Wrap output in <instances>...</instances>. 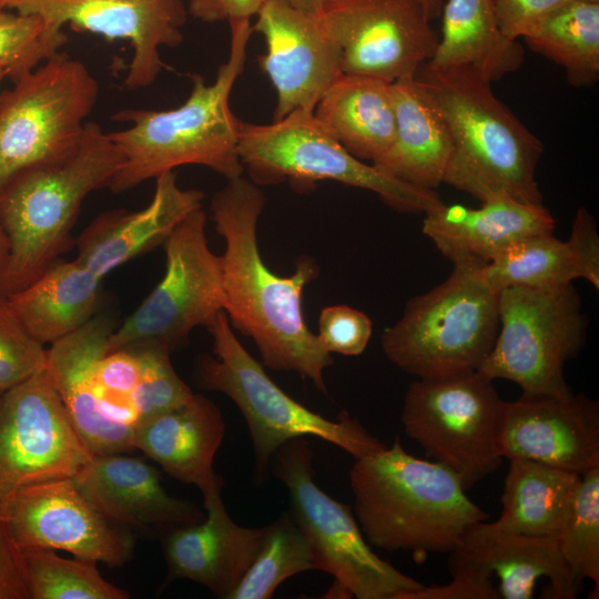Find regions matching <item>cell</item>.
Returning a JSON list of instances; mask_svg holds the SVG:
<instances>
[{
	"label": "cell",
	"mask_w": 599,
	"mask_h": 599,
	"mask_svg": "<svg viewBox=\"0 0 599 599\" xmlns=\"http://www.w3.org/2000/svg\"><path fill=\"white\" fill-rule=\"evenodd\" d=\"M155 181L144 209L103 213L80 234L77 260L99 277L163 244L186 215L202 207L203 192L182 189L173 171Z\"/></svg>",
	"instance_id": "603a6c76"
},
{
	"label": "cell",
	"mask_w": 599,
	"mask_h": 599,
	"mask_svg": "<svg viewBox=\"0 0 599 599\" xmlns=\"http://www.w3.org/2000/svg\"><path fill=\"white\" fill-rule=\"evenodd\" d=\"M502 402L493 380L478 370L418 378L406 390L400 420L406 435L467 490L501 464L497 427Z\"/></svg>",
	"instance_id": "7c38bea8"
},
{
	"label": "cell",
	"mask_w": 599,
	"mask_h": 599,
	"mask_svg": "<svg viewBox=\"0 0 599 599\" xmlns=\"http://www.w3.org/2000/svg\"><path fill=\"white\" fill-rule=\"evenodd\" d=\"M414 81L451 140L444 183L479 202L507 195L544 204L536 180L544 144L494 94L491 81L470 68L434 69L426 63Z\"/></svg>",
	"instance_id": "7a4b0ae2"
},
{
	"label": "cell",
	"mask_w": 599,
	"mask_h": 599,
	"mask_svg": "<svg viewBox=\"0 0 599 599\" xmlns=\"http://www.w3.org/2000/svg\"><path fill=\"white\" fill-rule=\"evenodd\" d=\"M203 499L204 518L172 527L163 539L167 566L164 586L187 579L206 587L217 598L229 599L257 555L265 527L247 528L234 522L221 494Z\"/></svg>",
	"instance_id": "ffe728a7"
},
{
	"label": "cell",
	"mask_w": 599,
	"mask_h": 599,
	"mask_svg": "<svg viewBox=\"0 0 599 599\" xmlns=\"http://www.w3.org/2000/svg\"><path fill=\"white\" fill-rule=\"evenodd\" d=\"M8 9L38 16L60 28L130 41L132 60L124 80L130 90L151 85L164 63L162 47H176L187 8L182 0H10Z\"/></svg>",
	"instance_id": "e0dca14e"
},
{
	"label": "cell",
	"mask_w": 599,
	"mask_h": 599,
	"mask_svg": "<svg viewBox=\"0 0 599 599\" xmlns=\"http://www.w3.org/2000/svg\"><path fill=\"white\" fill-rule=\"evenodd\" d=\"M300 11L316 14L332 0H280Z\"/></svg>",
	"instance_id": "7dc6e473"
},
{
	"label": "cell",
	"mask_w": 599,
	"mask_h": 599,
	"mask_svg": "<svg viewBox=\"0 0 599 599\" xmlns=\"http://www.w3.org/2000/svg\"><path fill=\"white\" fill-rule=\"evenodd\" d=\"M579 1L599 2V0H579Z\"/></svg>",
	"instance_id": "db71d44e"
},
{
	"label": "cell",
	"mask_w": 599,
	"mask_h": 599,
	"mask_svg": "<svg viewBox=\"0 0 599 599\" xmlns=\"http://www.w3.org/2000/svg\"><path fill=\"white\" fill-rule=\"evenodd\" d=\"M496 292L507 287H548L580 278L578 263L567 243L552 233L521 238L481 267Z\"/></svg>",
	"instance_id": "d6a6232c"
},
{
	"label": "cell",
	"mask_w": 599,
	"mask_h": 599,
	"mask_svg": "<svg viewBox=\"0 0 599 599\" xmlns=\"http://www.w3.org/2000/svg\"><path fill=\"white\" fill-rule=\"evenodd\" d=\"M315 568L308 540L292 514L265 526L263 544L229 599H268L286 579Z\"/></svg>",
	"instance_id": "836d02e7"
},
{
	"label": "cell",
	"mask_w": 599,
	"mask_h": 599,
	"mask_svg": "<svg viewBox=\"0 0 599 599\" xmlns=\"http://www.w3.org/2000/svg\"><path fill=\"white\" fill-rule=\"evenodd\" d=\"M499 328L477 369L517 384L521 394L569 396L565 364L586 344L587 317L572 283L498 292Z\"/></svg>",
	"instance_id": "30bf717a"
},
{
	"label": "cell",
	"mask_w": 599,
	"mask_h": 599,
	"mask_svg": "<svg viewBox=\"0 0 599 599\" xmlns=\"http://www.w3.org/2000/svg\"><path fill=\"white\" fill-rule=\"evenodd\" d=\"M123 156L102 128L87 122L65 155L21 172L0 191V222L9 256L0 294L10 296L58 260L68 247L84 199L108 187Z\"/></svg>",
	"instance_id": "5b68a950"
},
{
	"label": "cell",
	"mask_w": 599,
	"mask_h": 599,
	"mask_svg": "<svg viewBox=\"0 0 599 599\" xmlns=\"http://www.w3.org/2000/svg\"><path fill=\"white\" fill-rule=\"evenodd\" d=\"M1 409H2V396H0V415H1Z\"/></svg>",
	"instance_id": "f5cc1de1"
},
{
	"label": "cell",
	"mask_w": 599,
	"mask_h": 599,
	"mask_svg": "<svg viewBox=\"0 0 599 599\" xmlns=\"http://www.w3.org/2000/svg\"><path fill=\"white\" fill-rule=\"evenodd\" d=\"M455 549L497 575L498 592L504 599L532 598L540 578L549 580L550 598L573 599L582 588L556 539L501 530L485 520L470 526Z\"/></svg>",
	"instance_id": "484cf974"
},
{
	"label": "cell",
	"mask_w": 599,
	"mask_h": 599,
	"mask_svg": "<svg viewBox=\"0 0 599 599\" xmlns=\"http://www.w3.org/2000/svg\"><path fill=\"white\" fill-rule=\"evenodd\" d=\"M10 0H0V13L8 10Z\"/></svg>",
	"instance_id": "f907efd6"
},
{
	"label": "cell",
	"mask_w": 599,
	"mask_h": 599,
	"mask_svg": "<svg viewBox=\"0 0 599 599\" xmlns=\"http://www.w3.org/2000/svg\"><path fill=\"white\" fill-rule=\"evenodd\" d=\"M265 203L260 186L243 176L227 180L212 197V220L225 242L224 312L231 326L255 343L265 367L295 372L326 393L324 370L333 359L303 314V292L318 275L317 264L303 256L287 276L268 268L257 240Z\"/></svg>",
	"instance_id": "6da1fadb"
},
{
	"label": "cell",
	"mask_w": 599,
	"mask_h": 599,
	"mask_svg": "<svg viewBox=\"0 0 599 599\" xmlns=\"http://www.w3.org/2000/svg\"><path fill=\"white\" fill-rule=\"evenodd\" d=\"M419 1L432 20L440 16L441 8L445 0H419Z\"/></svg>",
	"instance_id": "681fc988"
},
{
	"label": "cell",
	"mask_w": 599,
	"mask_h": 599,
	"mask_svg": "<svg viewBox=\"0 0 599 599\" xmlns=\"http://www.w3.org/2000/svg\"><path fill=\"white\" fill-rule=\"evenodd\" d=\"M497 449L582 475L599 466V403L586 395H526L502 402Z\"/></svg>",
	"instance_id": "ac0fdd59"
},
{
	"label": "cell",
	"mask_w": 599,
	"mask_h": 599,
	"mask_svg": "<svg viewBox=\"0 0 599 599\" xmlns=\"http://www.w3.org/2000/svg\"><path fill=\"white\" fill-rule=\"evenodd\" d=\"M314 453L305 437L285 443L272 461L290 494L291 514L314 555L315 568L334 578L326 597L408 599L424 585L378 557L351 508L315 483Z\"/></svg>",
	"instance_id": "ba28073f"
},
{
	"label": "cell",
	"mask_w": 599,
	"mask_h": 599,
	"mask_svg": "<svg viewBox=\"0 0 599 599\" xmlns=\"http://www.w3.org/2000/svg\"><path fill=\"white\" fill-rule=\"evenodd\" d=\"M449 554L451 581L443 586H424L408 599H500L490 572L456 549Z\"/></svg>",
	"instance_id": "b9f144b4"
},
{
	"label": "cell",
	"mask_w": 599,
	"mask_h": 599,
	"mask_svg": "<svg viewBox=\"0 0 599 599\" xmlns=\"http://www.w3.org/2000/svg\"><path fill=\"white\" fill-rule=\"evenodd\" d=\"M206 214L197 209L186 215L163 243L165 272L140 306L113 329L106 353L139 344L156 343L173 349L192 329H207L224 311L221 257L209 247Z\"/></svg>",
	"instance_id": "4fadbf2b"
},
{
	"label": "cell",
	"mask_w": 599,
	"mask_h": 599,
	"mask_svg": "<svg viewBox=\"0 0 599 599\" xmlns=\"http://www.w3.org/2000/svg\"><path fill=\"white\" fill-rule=\"evenodd\" d=\"M313 114L362 161L375 162L394 140L392 83L380 79L342 73L321 97Z\"/></svg>",
	"instance_id": "83f0119b"
},
{
	"label": "cell",
	"mask_w": 599,
	"mask_h": 599,
	"mask_svg": "<svg viewBox=\"0 0 599 599\" xmlns=\"http://www.w3.org/2000/svg\"><path fill=\"white\" fill-rule=\"evenodd\" d=\"M209 331L213 355L200 358L197 382L205 389L226 395L241 410L252 438L256 483L265 479L276 451L297 437L321 438L354 459L385 447L348 413L329 419L287 395L244 348L224 311Z\"/></svg>",
	"instance_id": "52a82bcc"
},
{
	"label": "cell",
	"mask_w": 599,
	"mask_h": 599,
	"mask_svg": "<svg viewBox=\"0 0 599 599\" xmlns=\"http://www.w3.org/2000/svg\"><path fill=\"white\" fill-rule=\"evenodd\" d=\"M395 134L388 150L372 164L386 175L423 190L444 183L451 140L437 111L422 95L414 77L392 82Z\"/></svg>",
	"instance_id": "4316f807"
},
{
	"label": "cell",
	"mask_w": 599,
	"mask_h": 599,
	"mask_svg": "<svg viewBox=\"0 0 599 599\" xmlns=\"http://www.w3.org/2000/svg\"><path fill=\"white\" fill-rule=\"evenodd\" d=\"M92 456L45 368L2 395L0 505L22 487L73 478Z\"/></svg>",
	"instance_id": "5bb4252c"
},
{
	"label": "cell",
	"mask_w": 599,
	"mask_h": 599,
	"mask_svg": "<svg viewBox=\"0 0 599 599\" xmlns=\"http://www.w3.org/2000/svg\"><path fill=\"white\" fill-rule=\"evenodd\" d=\"M47 365V349L26 329L7 296L0 294V396Z\"/></svg>",
	"instance_id": "ab89813d"
},
{
	"label": "cell",
	"mask_w": 599,
	"mask_h": 599,
	"mask_svg": "<svg viewBox=\"0 0 599 599\" xmlns=\"http://www.w3.org/2000/svg\"><path fill=\"white\" fill-rule=\"evenodd\" d=\"M566 0H494L506 37L520 40Z\"/></svg>",
	"instance_id": "7bdbcfd3"
},
{
	"label": "cell",
	"mask_w": 599,
	"mask_h": 599,
	"mask_svg": "<svg viewBox=\"0 0 599 599\" xmlns=\"http://www.w3.org/2000/svg\"><path fill=\"white\" fill-rule=\"evenodd\" d=\"M230 53L220 65L214 82L192 75L187 99L170 110L126 109L112 119L128 122L124 130L109 132L120 150L123 164L110 181L114 193L130 190L182 165H203L226 180L242 176L238 154L241 122L232 112L230 97L243 72L251 21L229 23Z\"/></svg>",
	"instance_id": "3957f363"
},
{
	"label": "cell",
	"mask_w": 599,
	"mask_h": 599,
	"mask_svg": "<svg viewBox=\"0 0 599 599\" xmlns=\"http://www.w3.org/2000/svg\"><path fill=\"white\" fill-rule=\"evenodd\" d=\"M113 328L109 317H92L50 345L45 370L80 438L92 455L123 454L134 448V428L108 419L101 412L94 370L106 353Z\"/></svg>",
	"instance_id": "44dd1931"
},
{
	"label": "cell",
	"mask_w": 599,
	"mask_h": 599,
	"mask_svg": "<svg viewBox=\"0 0 599 599\" xmlns=\"http://www.w3.org/2000/svg\"><path fill=\"white\" fill-rule=\"evenodd\" d=\"M580 475L530 459H510L494 526L526 536L558 539L572 507Z\"/></svg>",
	"instance_id": "4dcf8cb0"
},
{
	"label": "cell",
	"mask_w": 599,
	"mask_h": 599,
	"mask_svg": "<svg viewBox=\"0 0 599 599\" xmlns=\"http://www.w3.org/2000/svg\"><path fill=\"white\" fill-rule=\"evenodd\" d=\"M573 578L599 588V466L581 475L579 487L557 539Z\"/></svg>",
	"instance_id": "d590c367"
},
{
	"label": "cell",
	"mask_w": 599,
	"mask_h": 599,
	"mask_svg": "<svg viewBox=\"0 0 599 599\" xmlns=\"http://www.w3.org/2000/svg\"><path fill=\"white\" fill-rule=\"evenodd\" d=\"M99 84L79 60L58 52L0 92V191L79 142Z\"/></svg>",
	"instance_id": "8fae6325"
},
{
	"label": "cell",
	"mask_w": 599,
	"mask_h": 599,
	"mask_svg": "<svg viewBox=\"0 0 599 599\" xmlns=\"http://www.w3.org/2000/svg\"><path fill=\"white\" fill-rule=\"evenodd\" d=\"M72 479L99 511L120 525L176 527L204 518L191 502L169 495L158 469L136 457L93 455Z\"/></svg>",
	"instance_id": "cb8c5ba5"
},
{
	"label": "cell",
	"mask_w": 599,
	"mask_h": 599,
	"mask_svg": "<svg viewBox=\"0 0 599 599\" xmlns=\"http://www.w3.org/2000/svg\"><path fill=\"white\" fill-rule=\"evenodd\" d=\"M567 243L578 263L580 278L599 288V235L596 222L586 207H579L573 217Z\"/></svg>",
	"instance_id": "ee69618b"
},
{
	"label": "cell",
	"mask_w": 599,
	"mask_h": 599,
	"mask_svg": "<svg viewBox=\"0 0 599 599\" xmlns=\"http://www.w3.org/2000/svg\"><path fill=\"white\" fill-rule=\"evenodd\" d=\"M125 348L135 354L140 365L133 394L138 423L176 408L193 397L194 393L173 368L167 346L145 343Z\"/></svg>",
	"instance_id": "74e56055"
},
{
	"label": "cell",
	"mask_w": 599,
	"mask_h": 599,
	"mask_svg": "<svg viewBox=\"0 0 599 599\" xmlns=\"http://www.w3.org/2000/svg\"><path fill=\"white\" fill-rule=\"evenodd\" d=\"M354 512L367 542L415 560L449 554L488 515L466 495L455 473L392 447L355 458L349 473Z\"/></svg>",
	"instance_id": "277c9868"
},
{
	"label": "cell",
	"mask_w": 599,
	"mask_h": 599,
	"mask_svg": "<svg viewBox=\"0 0 599 599\" xmlns=\"http://www.w3.org/2000/svg\"><path fill=\"white\" fill-rule=\"evenodd\" d=\"M314 16L339 49L343 73L390 83L414 77L439 39L419 0H332Z\"/></svg>",
	"instance_id": "9a60e30c"
},
{
	"label": "cell",
	"mask_w": 599,
	"mask_h": 599,
	"mask_svg": "<svg viewBox=\"0 0 599 599\" xmlns=\"http://www.w3.org/2000/svg\"><path fill=\"white\" fill-rule=\"evenodd\" d=\"M238 154L257 185L288 180L308 187L329 180L377 194L388 206L426 213L443 203L435 190L399 182L351 154L315 119L297 111L268 124L241 122Z\"/></svg>",
	"instance_id": "9c48e42d"
},
{
	"label": "cell",
	"mask_w": 599,
	"mask_h": 599,
	"mask_svg": "<svg viewBox=\"0 0 599 599\" xmlns=\"http://www.w3.org/2000/svg\"><path fill=\"white\" fill-rule=\"evenodd\" d=\"M535 52L560 65L570 85L599 79V2L566 0L524 38Z\"/></svg>",
	"instance_id": "1f68e13d"
},
{
	"label": "cell",
	"mask_w": 599,
	"mask_h": 599,
	"mask_svg": "<svg viewBox=\"0 0 599 599\" xmlns=\"http://www.w3.org/2000/svg\"><path fill=\"white\" fill-rule=\"evenodd\" d=\"M483 266L454 265L450 275L410 298L380 337L385 356L417 378L474 372L487 358L498 328V292Z\"/></svg>",
	"instance_id": "8992f818"
},
{
	"label": "cell",
	"mask_w": 599,
	"mask_h": 599,
	"mask_svg": "<svg viewBox=\"0 0 599 599\" xmlns=\"http://www.w3.org/2000/svg\"><path fill=\"white\" fill-rule=\"evenodd\" d=\"M266 0H190L187 13L206 23L251 21Z\"/></svg>",
	"instance_id": "bcb514c9"
},
{
	"label": "cell",
	"mask_w": 599,
	"mask_h": 599,
	"mask_svg": "<svg viewBox=\"0 0 599 599\" xmlns=\"http://www.w3.org/2000/svg\"><path fill=\"white\" fill-rule=\"evenodd\" d=\"M63 28L33 14L0 13V68L13 82L59 52Z\"/></svg>",
	"instance_id": "8d00e7d4"
},
{
	"label": "cell",
	"mask_w": 599,
	"mask_h": 599,
	"mask_svg": "<svg viewBox=\"0 0 599 599\" xmlns=\"http://www.w3.org/2000/svg\"><path fill=\"white\" fill-rule=\"evenodd\" d=\"M480 203L474 209L443 202L425 213L424 234L454 265L484 266L521 238L554 232L555 219L544 204L507 195Z\"/></svg>",
	"instance_id": "7402d4cb"
},
{
	"label": "cell",
	"mask_w": 599,
	"mask_h": 599,
	"mask_svg": "<svg viewBox=\"0 0 599 599\" xmlns=\"http://www.w3.org/2000/svg\"><path fill=\"white\" fill-rule=\"evenodd\" d=\"M225 424L219 407L194 394L185 404L140 422L134 448L177 480L195 485L203 498L221 494L223 479L214 471Z\"/></svg>",
	"instance_id": "d4e9b609"
},
{
	"label": "cell",
	"mask_w": 599,
	"mask_h": 599,
	"mask_svg": "<svg viewBox=\"0 0 599 599\" xmlns=\"http://www.w3.org/2000/svg\"><path fill=\"white\" fill-rule=\"evenodd\" d=\"M440 16L441 35L428 67L470 68L493 82L522 64L524 48L502 32L494 0H446Z\"/></svg>",
	"instance_id": "f546056e"
},
{
	"label": "cell",
	"mask_w": 599,
	"mask_h": 599,
	"mask_svg": "<svg viewBox=\"0 0 599 599\" xmlns=\"http://www.w3.org/2000/svg\"><path fill=\"white\" fill-rule=\"evenodd\" d=\"M6 78H8V72L0 68V85Z\"/></svg>",
	"instance_id": "816d5d0a"
},
{
	"label": "cell",
	"mask_w": 599,
	"mask_h": 599,
	"mask_svg": "<svg viewBox=\"0 0 599 599\" xmlns=\"http://www.w3.org/2000/svg\"><path fill=\"white\" fill-rule=\"evenodd\" d=\"M29 599H128L104 580L95 562L65 559L50 549L22 550Z\"/></svg>",
	"instance_id": "e575fe53"
},
{
	"label": "cell",
	"mask_w": 599,
	"mask_h": 599,
	"mask_svg": "<svg viewBox=\"0 0 599 599\" xmlns=\"http://www.w3.org/2000/svg\"><path fill=\"white\" fill-rule=\"evenodd\" d=\"M0 599H29L22 551L0 512Z\"/></svg>",
	"instance_id": "f6af8a7d"
},
{
	"label": "cell",
	"mask_w": 599,
	"mask_h": 599,
	"mask_svg": "<svg viewBox=\"0 0 599 599\" xmlns=\"http://www.w3.org/2000/svg\"><path fill=\"white\" fill-rule=\"evenodd\" d=\"M252 30L265 42L258 64L276 91L273 121L297 111L314 112L343 73L339 49L315 16L280 0H266Z\"/></svg>",
	"instance_id": "d6986e66"
},
{
	"label": "cell",
	"mask_w": 599,
	"mask_h": 599,
	"mask_svg": "<svg viewBox=\"0 0 599 599\" xmlns=\"http://www.w3.org/2000/svg\"><path fill=\"white\" fill-rule=\"evenodd\" d=\"M140 365L130 348L105 353L94 370L97 395L102 414L110 420L134 428L138 414L133 394L139 383Z\"/></svg>",
	"instance_id": "f35d334b"
},
{
	"label": "cell",
	"mask_w": 599,
	"mask_h": 599,
	"mask_svg": "<svg viewBox=\"0 0 599 599\" xmlns=\"http://www.w3.org/2000/svg\"><path fill=\"white\" fill-rule=\"evenodd\" d=\"M9 256V240L0 222V277L6 268Z\"/></svg>",
	"instance_id": "c3c4849f"
},
{
	"label": "cell",
	"mask_w": 599,
	"mask_h": 599,
	"mask_svg": "<svg viewBox=\"0 0 599 599\" xmlns=\"http://www.w3.org/2000/svg\"><path fill=\"white\" fill-rule=\"evenodd\" d=\"M373 333L370 318L348 305H331L322 309L317 337L329 354L361 355Z\"/></svg>",
	"instance_id": "60d3db41"
},
{
	"label": "cell",
	"mask_w": 599,
	"mask_h": 599,
	"mask_svg": "<svg viewBox=\"0 0 599 599\" xmlns=\"http://www.w3.org/2000/svg\"><path fill=\"white\" fill-rule=\"evenodd\" d=\"M0 512L21 551L62 550L112 568L133 556V536L99 511L72 478L22 487Z\"/></svg>",
	"instance_id": "2e32d148"
},
{
	"label": "cell",
	"mask_w": 599,
	"mask_h": 599,
	"mask_svg": "<svg viewBox=\"0 0 599 599\" xmlns=\"http://www.w3.org/2000/svg\"><path fill=\"white\" fill-rule=\"evenodd\" d=\"M101 280L77 258H58L32 283L7 297L30 335L51 345L93 317Z\"/></svg>",
	"instance_id": "f1b7e54d"
}]
</instances>
